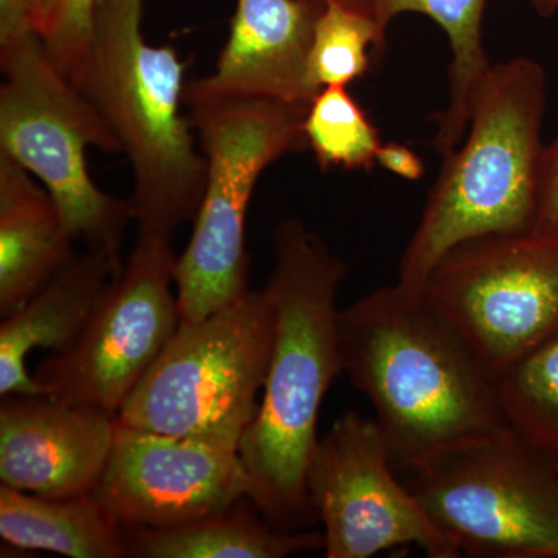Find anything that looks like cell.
Listing matches in <instances>:
<instances>
[{
    "label": "cell",
    "instance_id": "484cf974",
    "mask_svg": "<svg viewBox=\"0 0 558 558\" xmlns=\"http://www.w3.org/2000/svg\"><path fill=\"white\" fill-rule=\"evenodd\" d=\"M27 3L28 10L35 22L36 28L40 36L49 28L51 17H53L54 10H57L60 0H24Z\"/></svg>",
    "mask_w": 558,
    "mask_h": 558
},
{
    "label": "cell",
    "instance_id": "52a82bcc",
    "mask_svg": "<svg viewBox=\"0 0 558 558\" xmlns=\"http://www.w3.org/2000/svg\"><path fill=\"white\" fill-rule=\"evenodd\" d=\"M266 289L178 330L138 381L117 421L240 451L258 413L274 343Z\"/></svg>",
    "mask_w": 558,
    "mask_h": 558
},
{
    "label": "cell",
    "instance_id": "30bf717a",
    "mask_svg": "<svg viewBox=\"0 0 558 558\" xmlns=\"http://www.w3.org/2000/svg\"><path fill=\"white\" fill-rule=\"evenodd\" d=\"M424 295L499 376L558 332V236L487 234L429 271Z\"/></svg>",
    "mask_w": 558,
    "mask_h": 558
},
{
    "label": "cell",
    "instance_id": "9c48e42d",
    "mask_svg": "<svg viewBox=\"0 0 558 558\" xmlns=\"http://www.w3.org/2000/svg\"><path fill=\"white\" fill-rule=\"evenodd\" d=\"M178 259L170 236L138 231L78 340L33 374L44 396L119 416L179 328Z\"/></svg>",
    "mask_w": 558,
    "mask_h": 558
},
{
    "label": "cell",
    "instance_id": "7a4b0ae2",
    "mask_svg": "<svg viewBox=\"0 0 558 558\" xmlns=\"http://www.w3.org/2000/svg\"><path fill=\"white\" fill-rule=\"evenodd\" d=\"M339 343L398 472L508 425L497 376L424 292L396 281L340 310Z\"/></svg>",
    "mask_w": 558,
    "mask_h": 558
},
{
    "label": "cell",
    "instance_id": "d6986e66",
    "mask_svg": "<svg viewBox=\"0 0 558 558\" xmlns=\"http://www.w3.org/2000/svg\"><path fill=\"white\" fill-rule=\"evenodd\" d=\"M487 0H371V14L387 35L389 24L403 13H418L439 25L451 49L450 97L435 117L433 148L449 156L469 130L473 98L490 69L484 50L483 20Z\"/></svg>",
    "mask_w": 558,
    "mask_h": 558
},
{
    "label": "cell",
    "instance_id": "ffe728a7",
    "mask_svg": "<svg viewBox=\"0 0 558 558\" xmlns=\"http://www.w3.org/2000/svg\"><path fill=\"white\" fill-rule=\"evenodd\" d=\"M506 424L558 469V332L497 377Z\"/></svg>",
    "mask_w": 558,
    "mask_h": 558
},
{
    "label": "cell",
    "instance_id": "603a6c76",
    "mask_svg": "<svg viewBox=\"0 0 558 558\" xmlns=\"http://www.w3.org/2000/svg\"><path fill=\"white\" fill-rule=\"evenodd\" d=\"M97 0H60L43 35L51 60L73 86H83L94 39Z\"/></svg>",
    "mask_w": 558,
    "mask_h": 558
},
{
    "label": "cell",
    "instance_id": "7402d4cb",
    "mask_svg": "<svg viewBox=\"0 0 558 558\" xmlns=\"http://www.w3.org/2000/svg\"><path fill=\"white\" fill-rule=\"evenodd\" d=\"M303 130L323 170H371L377 165L379 130L347 87L319 90L310 102Z\"/></svg>",
    "mask_w": 558,
    "mask_h": 558
},
{
    "label": "cell",
    "instance_id": "5b68a950",
    "mask_svg": "<svg viewBox=\"0 0 558 558\" xmlns=\"http://www.w3.org/2000/svg\"><path fill=\"white\" fill-rule=\"evenodd\" d=\"M0 154L39 180L73 241L119 256L132 220L130 201L92 179L87 148L121 154L100 110L57 68L22 5L0 11Z\"/></svg>",
    "mask_w": 558,
    "mask_h": 558
},
{
    "label": "cell",
    "instance_id": "4316f807",
    "mask_svg": "<svg viewBox=\"0 0 558 558\" xmlns=\"http://www.w3.org/2000/svg\"><path fill=\"white\" fill-rule=\"evenodd\" d=\"M538 16L550 17L558 13V0H531Z\"/></svg>",
    "mask_w": 558,
    "mask_h": 558
},
{
    "label": "cell",
    "instance_id": "d4e9b609",
    "mask_svg": "<svg viewBox=\"0 0 558 558\" xmlns=\"http://www.w3.org/2000/svg\"><path fill=\"white\" fill-rule=\"evenodd\" d=\"M377 165L385 170L405 180H421L425 174V163L422 157L409 146L400 143H381L377 153Z\"/></svg>",
    "mask_w": 558,
    "mask_h": 558
},
{
    "label": "cell",
    "instance_id": "cb8c5ba5",
    "mask_svg": "<svg viewBox=\"0 0 558 558\" xmlns=\"http://www.w3.org/2000/svg\"><path fill=\"white\" fill-rule=\"evenodd\" d=\"M532 233L558 236V137L546 145L543 153L538 207Z\"/></svg>",
    "mask_w": 558,
    "mask_h": 558
},
{
    "label": "cell",
    "instance_id": "ac0fdd59",
    "mask_svg": "<svg viewBox=\"0 0 558 558\" xmlns=\"http://www.w3.org/2000/svg\"><path fill=\"white\" fill-rule=\"evenodd\" d=\"M120 524L94 494L57 498L0 487V537L16 549L126 558Z\"/></svg>",
    "mask_w": 558,
    "mask_h": 558
},
{
    "label": "cell",
    "instance_id": "3957f363",
    "mask_svg": "<svg viewBox=\"0 0 558 558\" xmlns=\"http://www.w3.org/2000/svg\"><path fill=\"white\" fill-rule=\"evenodd\" d=\"M548 78L527 57L492 64L461 145L442 170L399 264V284L422 292L429 271L462 242L529 233L538 207Z\"/></svg>",
    "mask_w": 558,
    "mask_h": 558
},
{
    "label": "cell",
    "instance_id": "9a60e30c",
    "mask_svg": "<svg viewBox=\"0 0 558 558\" xmlns=\"http://www.w3.org/2000/svg\"><path fill=\"white\" fill-rule=\"evenodd\" d=\"M123 264L119 256L86 248L24 306L0 325V395L44 396L27 371L36 348L62 352L72 347Z\"/></svg>",
    "mask_w": 558,
    "mask_h": 558
},
{
    "label": "cell",
    "instance_id": "44dd1931",
    "mask_svg": "<svg viewBox=\"0 0 558 558\" xmlns=\"http://www.w3.org/2000/svg\"><path fill=\"white\" fill-rule=\"evenodd\" d=\"M385 33L365 11L337 2L325 3L315 22L307 80L318 94L325 87H348L366 75Z\"/></svg>",
    "mask_w": 558,
    "mask_h": 558
},
{
    "label": "cell",
    "instance_id": "2e32d148",
    "mask_svg": "<svg viewBox=\"0 0 558 558\" xmlns=\"http://www.w3.org/2000/svg\"><path fill=\"white\" fill-rule=\"evenodd\" d=\"M49 191L0 154V317L24 306L75 258Z\"/></svg>",
    "mask_w": 558,
    "mask_h": 558
},
{
    "label": "cell",
    "instance_id": "8fae6325",
    "mask_svg": "<svg viewBox=\"0 0 558 558\" xmlns=\"http://www.w3.org/2000/svg\"><path fill=\"white\" fill-rule=\"evenodd\" d=\"M307 492L328 558H371L402 546L429 558L461 557L399 475L374 417L347 411L336 418L312 453Z\"/></svg>",
    "mask_w": 558,
    "mask_h": 558
},
{
    "label": "cell",
    "instance_id": "83f0119b",
    "mask_svg": "<svg viewBox=\"0 0 558 558\" xmlns=\"http://www.w3.org/2000/svg\"><path fill=\"white\" fill-rule=\"evenodd\" d=\"M314 2L319 3V5H325L328 2H337L341 3V5L351 7V9L365 11V13L371 14V0H314ZM373 16V14H371Z\"/></svg>",
    "mask_w": 558,
    "mask_h": 558
},
{
    "label": "cell",
    "instance_id": "4fadbf2b",
    "mask_svg": "<svg viewBox=\"0 0 558 558\" xmlns=\"http://www.w3.org/2000/svg\"><path fill=\"white\" fill-rule=\"evenodd\" d=\"M116 418L49 396H5L0 481L46 497L94 494L112 450Z\"/></svg>",
    "mask_w": 558,
    "mask_h": 558
},
{
    "label": "cell",
    "instance_id": "e0dca14e",
    "mask_svg": "<svg viewBox=\"0 0 558 558\" xmlns=\"http://www.w3.org/2000/svg\"><path fill=\"white\" fill-rule=\"evenodd\" d=\"M126 558H284L325 549L323 531H279L250 497L182 526L123 529Z\"/></svg>",
    "mask_w": 558,
    "mask_h": 558
},
{
    "label": "cell",
    "instance_id": "6da1fadb",
    "mask_svg": "<svg viewBox=\"0 0 558 558\" xmlns=\"http://www.w3.org/2000/svg\"><path fill=\"white\" fill-rule=\"evenodd\" d=\"M266 292L275 314L274 343L258 413L241 440L250 499L279 531L318 524L307 470L318 442L323 400L340 359L337 295L348 267L300 219L279 223Z\"/></svg>",
    "mask_w": 558,
    "mask_h": 558
},
{
    "label": "cell",
    "instance_id": "8992f818",
    "mask_svg": "<svg viewBox=\"0 0 558 558\" xmlns=\"http://www.w3.org/2000/svg\"><path fill=\"white\" fill-rule=\"evenodd\" d=\"M189 119L207 161L204 196L178 259L180 322L207 318L248 292L250 201L263 172L307 148L310 105L270 98L191 101Z\"/></svg>",
    "mask_w": 558,
    "mask_h": 558
},
{
    "label": "cell",
    "instance_id": "7c38bea8",
    "mask_svg": "<svg viewBox=\"0 0 558 558\" xmlns=\"http://www.w3.org/2000/svg\"><path fill=\"white\" fill-rule=\"evenodd\" d=\"M94 495L121 529H168L250 497V480L240 451L116 418L112 450Z\"/></svg>",
    "mask_w": 558,
    "mask_h": 558
},
{
    "label": "cell",
    "instance_id": "ba28073f",
    "mask_svg": "<svg viewBox=\"0 0 558 558\" xmlns=\"http://www.w3.org/2000/svg\"><path fill=\"white\" fill-rule=\"evenodd\" d=\"M399 475L459 556L558 558V469L509 425Z\"/></svg>",
    "mask_w": 558,
    "mask_h": 558
},
{
    "label": "cell",
    "instance_id": "5bb4252c",
    "mask_svg": "<svg viewBox=\"0 0 558 558\" xmlns=\"http://www.w3.org/2000/svg\"><path fill=\"white\" fill-rule=\"evenodd\" d=\"M323 7L314 0H236L215 70L186 86L185 101L270 98L310 105L317 94L307 62Z\"/></svg>",
    "mask_w": 558,
    "mask_h": 558
},
{
    "label": "cell",
    "instance_id": "277c9868",
    "mask_svg": "<svg viewBox=\"0 0 558 558\" xmlns=\"http://www.w3.org/2000/svg\"><path fill=\"white\" fill-rule=\"evenodd\" d=\"M145 0H97L89 64L81 92L130 160L132 219L142 233L172 238L196 218L207 161L183 117L185 65L171 46L142 31Z\"/></svg>",
    "mask_w": 558,
    "mask_h": 558
}]
</instances>
